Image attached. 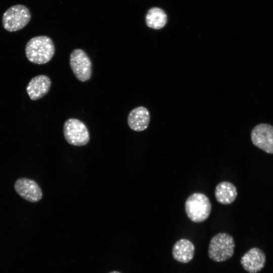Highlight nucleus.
Wrapping results in <instances>:
<instances>
[{
    "label": "nucleus",
    "mask_w": 273,
    "mask_h": 273,
    "mask_svg": "<svg viewBox=\"0 0 273 273\" xmlns=\"http://www.w3.org/2000/svg\"><path fill=\"white\" fill-rule=\"evenodd\" d=\"M55 51L53 40L48 36H37L31 38L26 43L25 55L34 64L42 65L49 62Z\"/></svg>",
    "instance_id": "nucleus-1"
},
{
    "label": "nucleus",
    "mask_w": 273,
    "mask_h": 273,
    "mask_svg": "<svg viewBox=\"0 0 273 273\" xmlns=\"http://www.w3.org/2000/svg\"><path fill=\"white\" fill-rule=\"evenodd\" d=\"M235 247V240L231 235L226 233H218L210 241L209 257L216 262L226 261L233 255Z\"/></svg>",
    "instance_id": "nucleus-2"
},
{
    "label": "nucleus",
    "mask_w": 273,
    "mask_h": 273,
    "mask_svg": "<svg viewBox=\"0 0 273 273\" xmlns=\"http://www.w3.org/2000/svg\"><path fill=\"white\" fill-rule=\"evenodd\" d=\"M211 204L205 195L195 193L190 195L185 202V211L188 217L194 222L205 220L210 214Z\"/></svg>",
    "instance_id": "nucleus-3"
},
{
    "label": "nucleus",
    "mask_w": 273,
    "mask_h": 273,
    "mask_svg": "<svg viewBox=\"0 0 273 273\" xmlns=\"http://www.w3.org/2000/svg\"><path fill=\"white\" fill-rule=\"evenodd\" d=\"M31 14L29 9L22 5L13 6L4 13L2 24L9 32H14L24 28L29 22Z\"/></svg>",
    "instance_id": "nucleus-4"
},
{
    "label": "nucleus",
    "mask_w": 273,
    "mask_h": 273,
    "mask_svg": "<svg viewBox=\"0 0 273 273\" xmlns=\"http://www.w3.org/2000/svg\"><path fill=\"white\" fill-rule=\"evenodd\" d=\"M64 136L67 142L75 146H83L89 141L90 136L85 124L76 118H69L63 126Z\"/></svg>",
    "instance_id": "nucleus-5"
},
{
    "label": "nucleus",
    "mask_w": 273,
    "mask_h": 273,
    "mask_svg": "<svg viewBox=\"0 0 273 273\" xmlns=\"http://www.w3.org/2000/svg\"><path fill=\"white\" fill-rule=\"evenodd\" d=\"M71 69L76 78L84 82L89 80L92 73V65L90 58L82 50H73L70 55Z\"/></svg>",
    "instance_id": "nucleus-6"
},
{
    "label": "nucleus",
    "mask_w": 273,
    "mask_h": 273,
    "mask_svg": "<svg viewBox=\"0 0 273 273\" xmlns=\"http://www.w3.org/2000/svg\"><path fill=\"white\" fill-rule=\"evenodd\" d=\"M251 138L254 145L269 153L273 154V126L266 123L255 126L251 131Z\"/></svg>",
    "instance_id": "nucleus-7"
},
{
    "label": "nucleus",
    "mask_w": 273,
    "mask_h": 273,
    "mask_svg": "<svg viewBox=\"0 0 273 273\" xmlns=\"http://www.w3.org/2000/svg\"><path fill=\"white\" fill-rule=\"evenodd\" d=\"M14 187L16 192L28 202L36 203L42 198V190L34 180L26 177L20 178L16 180Z\"/></svg>",
    "instance_id": "nucleus-8"
},
{
    "label": "nucleus",
    "mask_w": 273,
    "mask_h": 273,
    "mask_svg": "<svg viewBox=\"0 0 273 273\" xmlns=\"http://www.w3.org/2000/svg\"><path fill=\"white\" fill-rule=\"evenodd\" d=\"M244 269L249 273H257L265 266L266 255L258 247H253L244 254L240 260Z\"/></svg>",
    "instance_id": "nucleus-9"
},
{
    "label": "nucleus",
    "mask_w": 273,
    "mask_h": 273,
    "mask_svg": "<svg viewBox=\"0 0 273 273\" xmlns=\"http://www.w3.org/2000/svg\"><path fill=\"white\" fill-rule=\"evenodd\" d=\"M51 86V80L47 75L41 74L32 78L29 82L26 92L32 101L39 99L49 92Z\"/></svg>",
    "instance_id": "nucleus-10"
},
{
    "label": "nucleus",
    "mask_w": 273,
    "mask_h": 273,
    "mask_svg": "<svg viewBox=\"0 0 273 273\" xmlns=\"http://www.w3.org/2000/svg\"><path fill=\"white\" fill-rule=\"evenodd\" d=\"M150 120L148 110L143 106L136 107L128 114L127 123L130 129L135 131L146 129Z\"/></svg>",
    "instance_id": "nucleus-11"
},
{
    "label": "nucleus",
    "mask_w": 273,
    "mask_h": 273,
    "mask_svg": "<svg viewBox=\"0 0 273 273\" xmlns=\"http://www.w3.org/2000/svg\"><path fill=\"white\" fill-rule=\"evenodd\" d=\"M195 246L193 243L186 239L178 240L173 245L172 253L173 258L176 261L186 263L193 258Z\"/></svg>",
    "instance_id": "nucleus-12"
},
{
    "label": "nucleus",
    "mask_w": 273,
    "mask_h": 273,
    "mask_svg": "<svg viewBox=\"0 0 273 273\" xmlns=\"http://www.w3.org/2000/svg\"><path fill=\"white\" fill-rule=\"evenodd\" d=\"M215 197L219 203L230 204L236 199L237 196V190L236 187L229 181H222L215 187Z\"/></svg>",
    "instance_id": "nucleus-13"
},
{
    "label": "nucleus",
    "mask_w": 273,
    "mask_h": 273,
    "mask_svg": "<svg viewBox=\"0 0 273 273\" xmlns=\"http://www.w3.org/2000/svg\"><path fill=\"white\" fill-rule=\"evenodd\" d=\"M167 21V15L163 10L157 7L151 8L146 16L147 25L154 29H160L164 27Z\"/></svg>",
    "instance_id": "nucleus-14"
},
{
    "label": "nucleus",
    "mask_w": 273,
    "mask_h": 273,
    "mask_svg": "<svg viewBox=\"0 0 273 273\" xmlns=\"http://www.w3.org/2000/svg\"><path fill=\"white\" fill-rule=\"evenodd\" d=\"M108 273H121L119 271H111V272H109Z\"/></svg>",
    "instance_id": "nucleus-15"
}]
</instances>
